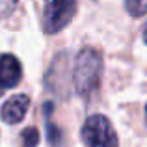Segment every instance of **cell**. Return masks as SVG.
I'll return each instance as SVG.
<instances>
[{
    "label": "cell",
    "mask_w": 147,
    "mask_h": 147,
    "mask_svg": "<svg viewBox=\"0 0 147 147\" xmlns=\"http://www.w3.org/2000/svg\"><path fill=\"white\" fill-rule=\"evenodd\" d=\"M28 106H30L28 95H15V97L7 99L4 102L2 110H0V117L6 123H9V125H15V123L24 119L26 112H28Z\"/></svg>",
    "instance_id": "5"
},
{
    "label": "cell",
    "mask_w": 147,
    "mask_h": 147,
    "mask_svg": "<svg viewBox=\"0 0 147 147\" xmlns=\"http://www.w3.org/2000/svg\"><path fill=\"white\" fill-rule=\"evenodd\" d=\"M102 75V56L99 50L86 47L75 58L73 65V84L78 95L90 97L97 90Z\"/></svg>",
    "instance_id": "1"
},
{
    "label": "cell",
    "mask_w": 147,
    "mask_h": 147,
    "mask_svg": "<svg viewBox=\"0 0 147 147\" xmlns=\"http://www.w3.org/2000/svg\"><path fill=\"white\" fill-rule=\"evenodd\" d=\"M37 144H39V132H37V129H34V127L26 129L22 132V145L24 147H36Z\"/></svg>",
    "instance_id": "7"
},
{
    "label": "cell",
    "mask_w": 147,
    "mask_h": 147,
    "mask_svg": "<svg viewBox=\"0 0 147 147\" xmlns=\"http://www.w3.org/2000/svg\"><path fill=\"white\" fill-rule=\"evenodd\" d=\"M19 0H0V21L6 17H9L11 13L15 11Z\"/></svg>",
    "instance_id": "8"
},
{
    "label": "cell",
    "mask_w": 147,
    "mask_h": 147,
    "mask_svg": "<svg viewBox=\"0 0 147 147\" xmlns=\"http://www.w3.org/2000/svg\"><path fill=\"white\" fill-rule=\"evenodd\" d=\"M82 140L86 147H117V134L104 115L95 114L82 127Z\"/></svg>",
    "instance_id": "2"
},
{
    "label": "cell",
    "mask_w": 147,
    "mask_h": 147,
    "mask_svg": "<svg viewBox=\"0 0 147 147\" xmlns=\"http://www.w3.org/2000/svg\"><path fill=\"white\" fill-rule=\"evenodd\" d=\"M125 6L132 17H144L147 13V0H125Z\"/></svg>",
    "instance_id": "6"
},
{
    "label": "cell",
    "mask_w": 147,
    "mask_h": 147,
    "mask_svg": "<svg viewBox=\"0 0 147 147\" xmlns=\"http://www.w3.org/2000/svg\"><path fill=\"white\" fill-rule=\"evenodd\" d=\"M76 0H45L43 26L47 34H56L63 30L75 17Z\"/></svg>",
    "instance_id": "3"
},
{
    "label": "cell",
    "mask_w": 147,
    "mask_h": 147,
    "mask_svg": "<svg viewBox=\"0 0 147 147\" xmlns=\"http://www.w3.org/2000/svg\"><path fill=\"white\" fill-rule=\"evenodd\" d=\"M145 119H147V110H145Z\"/></svg>",
    "instance_id": "10"
},
{
    "label": "cell",
    "mask_w": 147,
    "mask_h": 147,
    "mask_svg": "<svg viewBox=\"0 0 147 147\" xmlns=\"http://www.w3.org/2000/svg\"><path fill=\"white\" fill-rule=\"evenodd\" d=\"M21 75L22 69L17 58L11 54H2L0 56V93L2 90H9V88L17 86Z\"/></svg>",
    "instance_id": "4"
},
{
    "label": "cell",
    "mask_w": 147,
    "mask_h": 147,
    "mask_svg": "<svg viewBox=\"0 0 147 147\" xmlns=\"http://www.w3.org/2000/svg\"><path fill=\"white\" fill-rule=\"evenodd\" d=\"M144 41L147 43V26H145V30H144Z\"/></svg>",
    "instance_id": "9"
}]
</instances>
